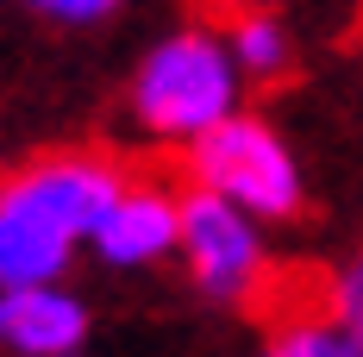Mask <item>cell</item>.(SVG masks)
Instances as JSON below:
<instances>
[{"instance_id": "8", "label": "cell", "mask_w": 363, "mask_h": 357, "mask_svg": "<svg viewBox=\"0 0 363 357\" xmlns=\"http://www.w3.org/2000/svg\"><path fill=\"white\" fill-rule=\"evenodd\" d=\"M257 357H363V345L326 314V320H294V326H282Z\"/></svg>"}, {"instance_id": "6", "label": "cell", "mask_w": 363, "mask_h": 357, "mask_svg": "<svg viewBox=\"0 0 363 357\" xmlns=\"http://www.w3.org/2000/svg\"><path fill=\"white\" fill-rule=\"evenodd\" d=\"M82 339H88V307L69 288H0V345L13 357H69Z\"/></svg>"}, {"instance_id": "11", "label": "cell", "mask_w": 363, "mask_h": 357, "mask_svg": "<svg viewBox=\"0 0 363 357\" xmlns=\"http://www.w3.org/2000/svg\"><path fill=\"white\" fill-rule=\"evenodd\" d=\"M238 6H245V13H257V6H276V0H238Z\"/></svg>"}, {"instance_id": "9", "label": "cell", "mask_w": 363, "mask_h": 357, "mask_svg": "<svg viewBox=\"0 0 363 357\" xmlns=\"http://www.w3.org/2000/svg\"><path fill=\"white\" fill-rule=\"evenodd\" d=\"M332 320L363 345V257H357V263H345L338 282H332Z\"/></svg>"}, {"instance_id": "12", "label": "cell", "mask_w": 363, "mask_h": 357, "mask_svg": "<svg viewBox=\"0 0 363 357\" xmlns=\"http://www.w3.org/2000/svg\"><path fill=\"white\" fill-rule=\"evenodd\" d=\"M69 357H75V351H69Z\"/></svg>"}, {"instance_id": "10", "label": "cell", "mask_w": 363, "mask_h": 357, "mask_svg": "<svg viewBox=\"0 0 363 357\" xmlns=\"http://www.w3.org/2000/svg\"><path fill=\"white\" fill-rule=\"evenodd\" d=\"M32 13H44V19H57V26H101V19H113L125 0H26Z\"/></svg>"}, {"instance_id": "3", "label": "cell", "mask_w": 363, "mask_h": 357, "mask_svg": "<svg viewBox=\"0 0 363 357\" xmlns=\"http://www.w3.org/2000/svg\"><path fill=\"white\" fill-rule=\"evenodd\" d=\"M188 176L201 188H213L225 201H238L245 214L269 219H294L301 214V163L282 144V132L257 113H232L225 126H213L207 138L188 144Z\"/></svg>"}, {"instance_id": "4", "label": "cell", "mask_w": 363, "mask_h": 357, "mask_svg": "<svg viewBox=\"0 0 363 357\" xmlns=\"http://www.w3.org/2000/svg\"><path fill=\"white\" fill-rule=\"evenodd\" d=\"M182 257H188V276L201 295L251 301L263 282V219L194 182L182 194Z\"/></svg>"}, {"instance_id": "5", "label": "cell", "mask_w": 363, "mask_h": 357, "mask_svg": "<svg viewBox=\"0 0 363 357\" xmlns=\"http://www.w3.org/2000/svg\"><path fill=\"white\" fill-rule=\"evenodd\" d=\"M88 245L113 270H145L157 257L182 251V194H163L150 182H125V194L107 207V219L94 226Z\"/></svg>"}, {"instance_id": "7", "label": "cell", "mask_w": 363, "mask_h": 357, "mask_svg": "<svg viewBox=\"0 0 363 357\" xmlns=\"http://www.w3.org/2000/svg\"><path fill=\"white\" fill-rule=\"evenodd\" d=\"M232 57H238V70L251 75V82H276V75L294 63V44H289V26L269 13V6H257V13H238L232 19Z\"/></svg>"}, {"instance_id": "2", "label": "cell", "mask_w": 363, "mask_h": 357, "mask_svg": "<svg viewBox=\"0 0 363 357\" xmlns=\"http://www.w3.org/2000/svg\"><path fill=\"white\" fill-rule=\"evenodd\" d=\"M238 94H245V70L232 44L207 26H182L145 50L132 75V119L163 144H194L238 113Z\"/></svg>"}, {"instance_id": "1", "label": "cell", "mask_w": 363, "mask_h": 357, "mask_svg": "<svg viewBox=\"0 0 363 357\" xmlns=\"http://www.w3.org/2000/svg\"><path fill=\"white\" fill-rule=\"evenodd\" d=\"M125 194V176L107 157H38L0 182V288L57 282L82 238Z\"/></svg>"}]
</instances>
